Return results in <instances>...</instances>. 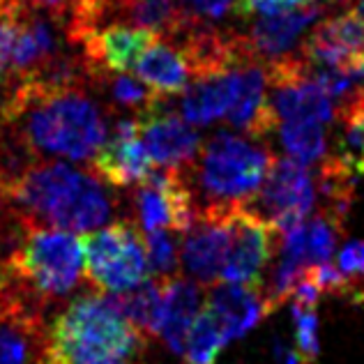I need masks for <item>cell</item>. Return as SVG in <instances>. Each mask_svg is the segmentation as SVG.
I'll list each match as a JSON object with an SVG mask.
<instances>
[{
    "label": "cell",
    "mask_w": 364,
    "mask_h": 364,
    "mask_svg": "<svg viewBox=\"0 0 364 364\" xmlns=\"http://www.w3.org/2000/svg\"><path fill=\"white\" fill-rule=\"evenodd\" d=\"M0 124H7L37 159L85 161L109 139L107 111L83 88L37 92L14 85L0 100Z\"/></svg>",
    "instance_id": "obj_1"
},
{
    "label": "cell",
    "mask_w": 364,
    "mask_h": 364,
    "mask_svg": "<svg viewBox=\"0 0 364 364\" xmlns=\"http://www.w3.org/2000/svg\"><path fill=\"white\" fill-rule=\"evenodd\" d=\"M3 196L31 224L88 233L109 222L118 198L92 171L74 168L67 161L35 159Z\"/></svg>",
    "instance_id": "obj_2"
},
{
    "label": "cell",
    "mask_w": 364,
    "mask_h": 364,
    "mask_svg": "<svg viewBox=\"0 0 364 364\" xmlns=\"http://www.w3.org/2000/svg\"><path fill=\"white\" fill-rule=\"evenodd\" d=\"M150 337L122 314L116 295L88 291L46 328L42 358L49 364H134Z\"/></svg>",
    "instance_id": "obj_3"
},
{
    "label": "cell",
    "mask_w": 364,
    "mask_h": 364,
    "mask_svg": "<svg viewBox=\"0 0 364 364\" xmlns=\"http://www.w3.org/2000/svg\"><path fill=\"white\" fill-rule=\"evenodd\" d=\"M277 161L265 141L240 136L233 132H217L200 143L198 157L189 168V180L196 182L198 210H235L245 205Z\"/></svg>",
    "instance_id": "obj_4"
},
{
    "label": "cell",
    "mask_w": 364,
    "mask_h": 364,
    "mask_svg": "<svg viewBox=\"0 0 364 364\" xmlns=\"http://www.w3.org/2000/svg\"><path fill=\"white\" fill-rule=\"evenodd\" d=\"M5 267L46 302L63 300L81 282L83 240L70 231L26 222L23 237Z\"/></svg>",
    "instance_id": "obj_5"
},
{
    "label": "cell",
    "mask_w": 364,
    "mask_h": 364,
    "mask_svg": "<svg viewBox=\"0 0 364 364\" xmlns=\"http://www.w3.org/2000/svg\"><path fill=\"white\" fill-rule=\"evenodd\" d=\"M85 272L97 291L120 295L150 279L148 249L141 226L118 219L83 237Z\"/></svg>",
    "instance_id": "obj_6"
},
{
    "label": "cell",
    "mask_w": 364,
    "mask_h": 364,
    "mask_svg": "<svg viewBox=\"0 0 364 364\" xmlns=\"http://www.w3.org/2000/svg\"><path fill=\"white\" fill-rule=\"evenodd\" d=\"M134 210L141 231L187 233L196 222V194L189 180V168H155L139 182L134 191Z\"/></svg>",
    "instance_id": "obj_7"
},
{
    "label": "cell",
    "mask_w": 364,
    "mask_h": 364,
    "mask_svg": "<svg viewBox=\"0 0 364 364\" xmlns=\"http://www.w3.org/2000/svg\"><path fill=\"white\" fill-rule=\"evenodd\" d=\"M316 200V185L309 168L291 157L272 164L261 189L245 203L247 210L284 233L306 222Z\"/></svg>",
    "instance_id": "obj_8"
},
{
    "label": "cell",
    "mask_w": 364,
    "mask_h": 364,
    "mask_svg": "<svg viewBox=\"0 0 364 364\" xmlns=\"http://www.w3.org/2000/svg\"><path fill=\"white\" fill-rule=\"evenodd\" d=\"M279 242L282 233L272 224L240 205L233 213V237L219 282L263 286V272Z\"/></svg>",
    "instance_id": "obj_9"
},
{
    "label": "cell",
    "mask_w": 364,
    "mask_h": 364,
    "mask_svg": "<svg viewBox=\"0 0 364 364\" xmlns=\"http://www.w3.org/2000/svg\"><path fill=\"white\" fill-rule=\"evenodd\" d=\"M235 210H198L194 226L187 231L180 249V263L200 286H213L222 279L233 237Z\"/></svg>",
    "instance_id": "obj_10"
},
{
    "label": "cell",
    "mask_w": 364,
    "mask_h": 364,
    "mask_svg": "<svg viewBox=\"0 0 364 364\" xmlns=\"http://www.w3.org/2000/svg\"><path fill=\"white\" fill-rule=\"evenodd\" d=\"M90 171L113 189L136 187L155 171L146 143L141 139V122L136 118H122L113 136L90 157Z\"/></svg>",
    "instance_id": "obj_11"
},
{
    "label": "cell",
    "mask_w": 364,
    "mask_h": 364,
    "mask_svg": "<svg viewBox=\"0 0 364 364\" xmlns=\"http://www.w3.org/2000/svg\"><path fill=\"white\" fill-rule=\"evenodd\" d=\"M157 37L159 33H152L148 28H139L124 21L100 26L97 31L85 35L79 44V51L90 67L92 83L100 74H124L134 70L139 58Z\"/></svg>",
    "instance_id": "obj_12"
},
{
    "label": "cell",
    "mask_w": 364,
    "mask_h": 364,
    "mask_svg": "<svg viewBox=\"0 0 364 364\" xmlns=\"http://www.w3.org/2000/svg\"><path fill=\"white\" fill-rule=\"evenodd\" d=\"M141 139L159 168H191L200 150V136L187 120L161 109V102L139 116Z\"/></svg>",
    "instance_id": "obj_13"
},
{
    "label": "cell",
    "mask_w": 364,
    "mask_h": 364,
    "mask_svg": "<svg viewBox=\"0 0 364 364\" xmlns=\"http://www.w3.org/2000/svg\"><path fill=\"white\" fill-rule=\"evenodd\" d=\"M231 127L242 129L245 136L265 141L272 132L279 129V118L272 109L267 95V76L261 63H249L240 67V85L231 111L226 113Z\"/></svg>",
    "instance_id": "obj_14"
},
{
    "label": "cell",
    "mask_w": 364,
    "mask_h": 364,
    "mask_svg": "<svg viewBox=\"0 0 364 364\" xmlns=\"http://www.w3.org/2000/svg\"><path fill=\"white\" fill-rule=\"evenodd\" d=\"M208 306L222 318L231 339L245 337L254 325H258L274 311V306L265 295V284L249 286L217 282L208 291Z\"/></svg>",
    "instance_id": "obj_15"
},
{
    "label": "cell",
    "mask_w": 364,
    "mask_h": 364,
    "mask_svg": "<svg viewBox=\"0 0 364 364\" xmlns=\"http://www.w3.org/2000/svg\"><path fill=\"white\" fill-rule=\"evenodd\" d=\"M323 12L325 5L311 0V3H304L295 9H289V12L270 14L263 16L261 21H256L252 31H249V40H252L258 60L267 63L284 55L304 28L311 26V21H316Z\"/></svg>",
    "instance_id": "obj_16"
},
{
    "label": "cell",
    "mask_w": 364,
    "mask_h": 364,
    "mask_svg": "<svg viewBox=\"0 0 364 364\" xmlns=\"http://www.w3.org/2000/svg\"><path fill=\"white\" fill-rule=\"evenodd\" d=\"M200 298H203V291H200V284H196L194 279H185L180 274L166 277L164 316H161L157 337L178 358H182V353H185L189 328L200 311Z\"/></svg>",
    "instance_id": "obj_17"
},
{
    "label": "cell",
    "mask_w": 364,
    "mask_h": 364,
    "mask_svg": "<svg viewBox=\"0 0 364 364\" xmlns=\"http://www.w3.org/2000/svg\"><path fill=\"white\" fill-rule=\"evenodd\" d=\"M240 85V70L194 79L180 100V116L191 124H210L231 111Z\"/></svg>",
    "instance_id": "obj_18"
},
{
    "label": "cell",
    "mask_w": 364,
    "mask_h": 364,
    "mask_svg": "<svg viewBox=\"0 0 364 364\" xmlns=\"http://www.w3.org/2000/svg\"><path fill=\"white\" fill-rule=\"evenodd\" d=\"M139 79L155 90L159 97H168V95L185 92L191 81V70L185 60V55L178 46L166 40L164 35H159L152 42L146 53L141 55L136 63Z\"/></svg>",
    "instance_id": "obj_19"
},
{
    "label": "cell",
    "mask_w": 364,
    "mask_h": 364,
    "mask_svg": "<svg viewBox=\"0 0 364 364\" xmlns=\"http://www.w3.org/2000/svg\"><path fill=\"white\" fill-rule=\"evenodd\" d=\"M334 122L339 127L334 155L346 161L353 173L364 178V88H353L343 95Z\"/></svg>",
    "instance_id": "obj_20"
},
{
    "label": "cell",
    "mask_w": 364,
    "mask_h": 364,
    "mask_svg": "<svg viewBox=\"0 0 364 364\" xmlns=\"http://www.w3.org/2000/svg\"><path fill=\"white\" fill-rule=\"evenodd\" d=\"M44 337V321L0 316V364H28L42 358Z\"/></svg>",
    "instance_id": "obj_21"
},
{
    "label": "cell",
    "mask_w": 364,
    "mask_h": 364,
    "mask_svg": "<svg viewBox=\"0 0 364 364\" xmlns=\"http://www.w3.org/2000/svg\"><path fill=\"white\" fill-rule=\"evenodd\" d=\"M164 284L166 277H150L136 289L116 295L122 314L148 337H157L164 316Z\"/></svg>",
    "instance_id": "obj_22"
},
{
    "label": "cell",
    "mask_w": 364,
    "mask_h": 364,
    "mask_svg": "<svg viewBox=\"0 0 364 364\" xmlns=\"http://www.w3.org/2000/svg\"><path fill=\"white\" fill-rule=\"evenodd\" d=\"M113 21L148 28L171 40L180 31V9L176 0H118Z\"/></svg>",
    "instance_id": "obj_23"
},
{
    "label": "cell",
    "mask_w": 364,
    "mask_h": 364,
    "mask_svg": "<svg viewBox=\"0 0 364 364\" xmlns=\"http://www.w3.org/2000/svg\"><path fill=\"white\" fill-rule=\"evenodd\" d=\"M231 341L222 318L205 304L191 323L185 343V364H215L219 353Z\"/></svg>",
    "instance_id": "obj_24"
},
{
    "label": "cell",
    "mask_w": 364,
    "mask_h": 364,
    "mask_svg": "<svg viewBox=\"0 0 364 364\" xmlns=\"http://www.w3.org/2000/svg\"><path fill=\"white\" fill-rule=\"evenodd\" d=\"M282 146L289 152V157L300 164H314L325 157L328 141H325L323 122L316 120H286L279 124Z\"/></svg>",
    "instance_id": "obj_25"
},
{
    "label": "cell",
    "mask_w": 364,
    "mask_h": 364,
    "mask_svg": "<svg viewBox=\"0 0 364 364\" xmlns=\"http://www.w3.org/2000/svg\"><path fill=\"white\" fill-rule=\"evenodd\" d=\"M95 83L102 85L104 90H107L109 100L116 104L118 109H124L129 113H146L148 109H152L155 104H159L164 97H159V95L148 88L146 83L141 79H132L127 74H118V72H109V74H100Z\"/></svg>",
    "instance_id": "obj_26"
},
{
    "label": "cell",
    "mask_w": 364,
    "mask_h": 364,
    "mask_svg": "<svg viewBox=\"0 0 364 364\" xmlns=\"http://www.w3.org/2000/svg\"><path fill=\"white\" fill-rule=\"evenodd\" d=\"M302 235H304V261L328 263L334 252V245L343 235V226L332 222L325 215H316L314 219L302 224Z\"/></svg>",
    "instance_id": "obj_27"
},
{
    "label": "cell",
    "mask_w": 364,
    "mask_h": 364,
    "mask_svg": "<svg viewBox=\"0 0 364 364\" xmlns=\"http://www.w3.org/2000/svg\"><path fill=\"white\" fill-rule=\"evenodd\" d=\"M180 9V31L205 28L224 21L226 16H237V0H176ZM176 37V35H173Z\"/></svg>",
    "instance_id": "obj_28"
},
{
    "label": "cell",
    "mask_w": 364,
    "mask_h": 364,
    "mask_svg": "<svg viewBox=\"0 0 364 364\" xmlns=\"http://www.w3.org/2000/svg\"><path fill=\"white\" fill-rule=\"evenodd\" d=\"M293 321H295V343H298L295 355L300 358L302 364H314L321 353L316 306L293 302Z\"/></svg>",
    "instance_id": "obj_29"
},
{
    "label": "cell",
    "mask_w": 364,
    "mask_h": 364,
    "mask_svg": "<svg viewBox=\"0 0 364 364\" xmlns=\"http://www.w3.org/2000/svg\"><path fill=\"white\" fill-rule=\"evenodd\" d=\"M146 249H148V263L150 274L155 277H176L180 265L178 242L171 235V231L161 228V231H150L146 235Z\"/></svg>",
    "instance_id": "obj_30"
},
{
    "label": "cell",
    "mask_w": 364,
    "mask_h": 364,
    "mask_svg": "<svg viewBox=\"0 0 364 364\" xmlns=\"http://www.w3.org/2000/svg\"><path fill=\"white\" fill-rule=\"evenodd\" d=\"M26 219L18 215V210L0 194V265H3L23 237Z\"/></svg>",
    "instance_id": "obj_31"
},
{
    "label": "cell",
    "mask_w": 364,
    "mask_h": 364,
    "mask_svg": "<svg viewBox=\"0 0 364 364\" xmlns=\"http://www.w3.org/2000/svg\"><path fill=\"white\" fill-rule=\"evenodd\" d=\"M311 0H237V18H249L254 14H282Z\"/></svg>",
    "instance_id": "obj_32"
},
{
    "label": "cell",
    "mask_w": 364,
    "mask_h": 364,
    "mask_svg": "<svg viewBox=\"0 0 364 364\" xmlns=\"http://www.w3.org/2000/svg\"><path fill=\"white\" fill-rule=\"evenodd\" d=\"M339 267H341V272H346L348 277H353V279L364 277V240L350 242L341 249Z\"/></svg>",
    "instance_id": "obj_33"
},
{
    "label": "cell",
    "mask_w": 364,
    "mask_h": 364,
    "mask_svg": "<svg viewBox=\"0 0 364 364\" xmlns=\"http://www.w3.org/2000/svg\"><path fill=\"white\" fill-rule=\"evenodd\" d=\"M316 3H323V5H346L348 0H316Z\"/></svg>",
    "instance_id": "obj_34"
},
{
    "label": "cell",
    "mask_w": 364,
    "mask_h": 364,
    "mask_svg": "<svg viewBox=\"0 0 364 364\" xmlns=\"http://www.w3.org/2000/svg\"><path fill=\"white\" fill-rule=\"evenodd\" d=\"M286 364H302V362H300V358H298V355H295V353H291V355L286 358Z\"/></svg>",
    "instance_id": "obj_35"
},
{
    "label": "cell",
    "mask_w": 364,
    "mask_h": 364,
    "mask_svg": "<svg viewBox=\"0 0 364 364\" xmlns=\"http://www.w3.org/2000/svg\"><path fill=\"white\" fill-rule=\"evenodd\" d=\"M33 364H49V362H46V360H44V358H37V360H35V362H33Z\"/></svg>",
    "instance_id": "obj_36"
},
{
    "label": "cell",
    "mask_w": 364,
    "mask_h": 364,
    "mask_svg": "<svg viewBox=\"0 0 364 364\" xmlns=\"http://www.w3.org/2000/svg\"><path fill=\"white\" fill-rule=\"evenodd\" d=\"M360 14L364 16V0H360Z\"/></svg>",
    "instance_id": "obj_37"
}]
</instances>
